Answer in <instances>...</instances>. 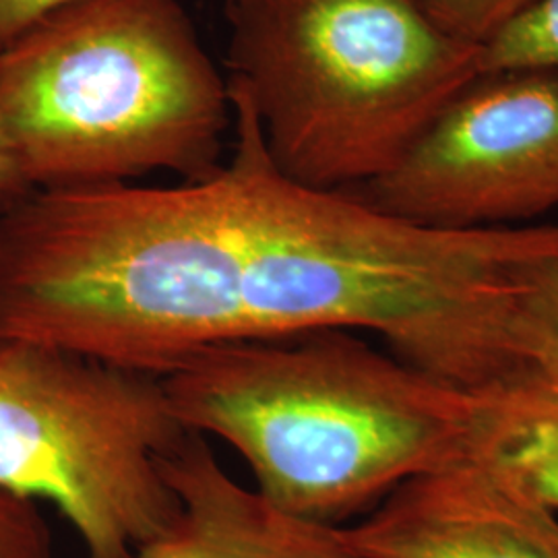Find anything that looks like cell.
Masks as SVG:
<instances>
[{"instance_id":"cell-1","label":"cell","mask_w":558,"mask_h":558,"mask_svg":"<svg viewBox=\"0 0 558 558\" xmlns=\"http://www.w3.org/2000/svg\"><path fill=\"white\" fill-rule=\"evenodd\" d=\"M228 87L234 151L209 177L0 205V341L163 375L232 341L343 329L408 354L439 333L458 290L451 236L286 177Z\"/></svg>"},{"instance_id":"cell-2","label":"cell","mask_w":558,"mask_h":558,"mask_svg":"<svg viewBox=\"0 0 558 558\" xmlns=\"http://www.w3.org/2000/svg\"><path fill=\"white\" fill-rule=\"evenodd\" d=\"M182 426L226 440L290 518L339 527L399 484L472 458L478 393L354 331L199 350L160 375Z\"/></svg>"},{"instance_id":"cell-3","label":"cell","mask_w":558,"mask_h":558,"mask_svg":"<svg viewBox=\"0 0 558 558\" xmlns=\"http://www.w3.org/2000/svg\"><path fill=\"white\" fill-rule=\"evenodd\" d=\"M232 122L179 0H77L0 50V129L32 191L205 179Z\"/></svg>"},{"instance_id":"cell-4","label":"cell","mask_w":558,"mask_h":558,"mask_svg":"<svg viewBox=\"0 0 558 558\" xmlns=\"http://www.w3.org/2000/svg\"><path fill=\"white\" fill-rule=\"evenodd\" d=\"M230 83L265 149L300 184L352 191L389 174L482 77L480 48L416 0H226Z\"/></svg>"},{"instance_id":"cell-5","label":"cell","mask_w":558,"mask_h":558,"mask_svg":"<svg viewBox=\"0 0 558 558\" xmlns=\"http://www.w3.org/2000/svg\"><path fill=\"white\" fill-rule=\"evenodd\" d=\"M189 433L160 375L0 341V488L54 505L85 558H135L174 519L163 463Z\"/></svg>"},{"instance_id":"cell-6","label":"cell","mask_w":558,"mask_h":558,"mask_svg":"<svg viewBox=\"0 0 558 558\" xmlns=\"http://www.w3.org/2000/svg\"><path fill=\"white\" fill-rule=\"evenodd\" d=\"M420 226H532L558 209V75H482L398 166L348 191Z\"/></svg>"},{"instance_id":"cell-7","label":"cell","mask_w":558,"mask_h":558,"mask_svg":"<svg viewBox=\"0 0 558 558\" xmlns=\"http://www.w3.org/2000/svg\"><path fill=\"white\" fill-rule=\"evenodd\" d=\"M336 534L359 558H558V513L476 458L399 484Z\"/></svg>"},{"instance_id":"cell-8","label":"cell","mask_w":558,"mask_h":558,"mask_svg":"<svg viewBox=\"0 0 558 558\" xmlns=\"http://www.w3.org/2000/svg\"><path fill=\"white\" fill-rule=\"evenodd\" d=\"M163 470L179 511L135 558H359L336 527L290 518L242 486L197 433L186 435Z\"/></svg>"},{"instance_id":"cell-9","label":"cell","mask_w":558,"mask_h":558,"mask_svg":"<svg viewBox=\"0 0 558 558\" xmlns=\"http://www.w3.org/2000/svg\"><path fill=\"white\" fill-rule=\"evenodd\" d=\"M472 458L558 513V393L519 373L478 391Z\"/></svg>"},{"instance_id":"cell-10","label":"cell","mask_w":558,"mask_h":558,"mask_svg":"<svg viewBox=\"0 0 558 558\" xmlns=\"http://www.w3.org/2000/svg\"><path fill=\"white\" fill-rule=\"evenodd\" d=\"M509 345L521 373L558 393V253L523 274L509 317Z\"/></svg>"},{"instance_id":"cell-11","label":"cell","mask_w":558,"mask_h":558,"mask_svg":"<svg viewBox=\"0 0 558 558\" xmlns=\"http://www.w3.org/2000/svg\"><path fill=\"white\" fill-rule=\"evenodd\" d=\"M482 75L542 71L558 75V0H536L480 48Z\"/></svg>"},{"instance_id":"cell-12","label":"cell","mask_w":558,"mask_h":558,"mask_svg":"<svg viewBox=\"0 0 558 558\" xmlns=\"http://www.w3.org/2000/svg\"><path fill=\"white\" fill-rule=\"evenodd\" d=\"M536 0H416L442 32L482 48Z\"/></svg>"},{"instance_id":"cell-13","label":"cell","mask_w":558,"mask_h":558,"mask_svg":"<svg viewBox=\"0 0 558 558\" xmlns=\"http://www.w3.org/2000/svg\"><path fill=\"white\" fill-rule=\"evenodd\" d=\"M0 558H54L52 536L36 500L0 488Z\"/></svg>"},{"instance_id":"cell-14","label":"cell","mask_w":558,"mask_h":558,"mask_svg":"<svg viewBox=\"0 0 558 558\" xmlns=\"http://www.w3.org/2000/svg\"><path fill=\"white\" fill-rule=\"evenodd\" d=\"M77 0H0V50L32 25Z\"/></svg>"},{"instance_id":"cell-15","label":"cell","mask_w":558,"mask_h":558,"mask_svg":"<svg viewBox=\"0 0 558 558\" xmlns=\"http://www.w3.org/2000/svg\"><path fill=\"white\" fill-rule=\"evenodd\" d=\"M27 193H32V189L21 177L20 166L13 158L11 147L2 135V129H0V205L20 199Z\"/></svg>"}]
</instances>
